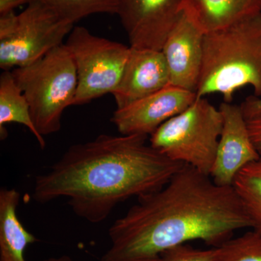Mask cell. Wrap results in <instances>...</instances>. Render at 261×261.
<instances>
[{"label":"cell","mask_w":261,"mask_h":261,"mask_svg":"<svg viewBox=\"0 0 261 261\" xmlns=\"http://www.w3.org/2000/svg\"><path fill=\"white\" fill-rule=\"evenodd\" d=\"M251 87L261 98V13L206 33L197 98L212 94L231 102L234 92Z\"/></svg>","instance_id":"3"},{"label":"cell","mask_w":261,"mask_h":261,"mask_svg":"<svg viewBox=\"0 0 261 261\" xmlns=\"http://www.w3.org/2000/svg\"><path fill=\"white\" fill-rule=\"evenodd\" d=\"M247 123L252 143L261 157V115L247 120Z\"/></svg>","instance_id":"21"},{"label":"cell","mask_w":261,"mask_h":261,"mask_svg":"<svg viewBox=\"0 0 261 261\" xmlns=\"http://www.w3.org/2000/svg\"><path fill=\"white\" fill-rule=\"evenodd\" d=\"M108 230L101 261H161L163 252L194 240L218 247L252 228L233 187L185 165L162 188L137 198Z\"/></svg>","instance_id":"1"},{"label":"cell","mask_w":261,"mask_h":261,"mask_svg":"<svg viewBox=\"0 0 261 261\" xmlns=\"http://www.w3.org/2000/svg\"><path fill=\"white\" fill-rule=\"evenodd\" d=\"M182 9L206 34L260 14L261 0H182Z\"/></svg>","instance_id":"13"},{"label":"cell","mask_w":261,"mask_h":261,"mask_svg":"<svg viewBox=\"0 0 261 261\" xmlns=\"http://www.w3.org/2000/svg\"><path fill=\"white\" fill-rule=\"evenodd\" d=\"M223 118L205 97L163 123L149 136V145L175 162L210 176L214 166Z\"/></svg>","instance_id":"5"},{"label":"cell","mask_w":261,"mask_h":261,"mask_svg":"<svg viewBox=\"0 0 261 261\" xmlns=\"http://www.w3.org/2000/svg\"><path fill=\"white\" fill-rule=\"evenodd\" d=\"M218 247L201 250L184 244L163 252L161 261H218Z\"/></svg>","instance_id":"19"},{"label":"cell","mask_w":261,"mask_h":261,"mask_svg":"<svg viewBox=\"0 0 261 261\" xmlns=\"http://www.w3.org/2000/svg\"><path fill=\"white\" fill-rule=\"evenodd\" d=\"M130 47L121 82L113 92L117 109L155 93L170 84L162 51Z\"/></svg>","instance_id":"12"},{"label":"cell","mask_w":261,"mask_h":261,"mask_svg":"<svg viewBox=\"0 0 261 261\" xmlns=\"http://www.w3.org/2000/svg\"><path fill=\"white\" fill-rule=\"evenodd\" d=\"M73 27L39 0H33L20 14L0 15V68L11 71L39 61L64 44Z\"/></svg>","instance_id":"6"},{"label":"cell","mask_w":261,"mask_h":261,"mask_svg":"<svg viewBox=\"0 0 261 261\" xmlns=\"http://www.w3.org/2000/svg\"><path fill=\"white\" fill-rule=\"evenodd\" d=\"M42 261H85L75 260V259L71 258V257L68 256V255H63V256L50 257V258L46 259Z\"/></svg>","instance_id":"23"},{"label":"cell","mask_w":261,"mask_h":261,"mask_svg":"<svg viewBox=\"0 0 261 261\" xmlns=\"http://www.w3.org/2000/svg\"><path fill=\"white\" fill-rule=\"evenodd\" d=\"M11 73L29 103L38 132L45 137L59 132L63 112L73 106L78 85L74 61L65 43Z\"/></svg>","instance_id":"4"},{"label":"cell","mask_w":261,"mask_h":261,"mask_svg":"<svg viewBox=\"0 0 261 261\" xmlns=\"http://www.w3.org/2000/svg\"><path fill=\"white\" fill-rule=\"evenodd\" d=\"M147 138L101 135L70 146L48 172L37 176L33 198L44 204L67 197L81 219L102 222L118 204L157 191L185 166L147 145Z\"/></svg>","instance_id":"2"},{"label":"cell","mask_w":261,"mask_h":261,"mask_svg":"<svg viewBox=\"0 0 261 261\" xmlns=\"http://www.w3.org/2000/svg\"><path fill=\"white\" fill-rule=\"evenodd\" d=\"M218 261H261V233L255 230L218 246Z\"/></svg>","instance_id":"18"},{"label":"cell","mask_w":261,"mask_h":261,"mask_svg":"<svg viewBox=\"0 0 261 261\" xmlns=\"http://www.w3.org/2000/svg\"><path fill=\"white\" fill-rule=\"evenodd\" d=\"M33 0H0V15L14 12L19 6L32 3Z\"/></svg>","instance_id":"22"},{"label":"cell","mask_w":261,"mask_h":261,"mask_svg":"<svg viewBox=\"0 0 261 261\" xmlns=\"http://www.w3.org/2000/svg\"><path fill=\"white\" fill-rule=\"evenodd\" d=\"M195 92L168 85L126 107L116 109L111 122L121 135L150 136L170 118L190 107Z\"/></svg>","instance_id":"9"},{"label":"cell","mask_w":261,"mask_h":261,"mask_svg":"<svg viewBox=\"0 0 261 261\" xmlns=\"http://www.w3.org/2000/svg\"><path fill=\"white\" fill-rule=\"evenodd\" d=\"M12 123L27 127L37 139L41 148H45V140L36 128L25 96L15 83L11 71L3 70L0 75V136L2 140L8 137L5 124Z\"/></svg>","instance_id":"15"},{"label":"cell","mask_w":261,"mask_h":261,"mask_svg":"<svg viewBox=\"0 0 261 261\" xmlns=\"http://www.w3.org/2000/svg\"><path fill=\"white\" fill-rule=\"evenodd\" d=\"M204 34L182 13L161 49L171 85L196 93L203 60Z\"/></svg>","instance_id":"11"},{"label":"cell","mask_w":261,"mask_h":261,"mask_svg":"<svg viewBox=\"0 0 261 261\" xmlns=\"http://www.w3.org/2000/svg\"><path fill=\"white\" fill-rule=\"evenodd\" d=\"M240 107L243 111L245 119H251L252 118L261 115V98L250 96L242 103Z\"/></svg>","instance_id":"20"},{"label":"cell","mask_w":261,"mask_h":261,"mask_svg":"<svg viewBox=\"0 0 261 261\" xmlns=\"http://www.w3.org/2000/svg\"><path fill=\"white\" fill-rule=\"evenodd\" d=\"M233 187L251 220L252 228L261 233V157L238 173Z\"/></svg>","instance_id":"16"},{"label":"cell","mask_w":261,"mask_h":261,"mask_svg":"<svg viewBox=\"0 0 261 261\" xmlns=\"http://www.w3.org/2000/svg\"><path fill=\"white\" fill-rule=\"evenodd\" d=\"M183 13L182 0H118L116 14L130 47L161 51Z\"/></svg>","instance_id":"8"},{"label":"cell","mask_w":261,"mask_h":261,"mask_svg":"<svg viewBox=\"0 0 261 261\" xmlns=\"http://www.w3.org/2000/svg\"><path fill=\"white\" fill-rule=\"evenodd\" d=\"M20 198L15 189L0 190V261H27L25 250L38 241L18 219Z\"/></svg>","instance_id":"14"},{"label":"cell","mask_w":261,"mask_h":261,"mask_svg":"<svg viewBox=\"0 0 261 261\" xmlns=\"http://www.w3.org/2000/svg\"><path fill=\"white\" fill-rule=\"evenodd\" d=\"M62 20L73 24L97 13L116 14L118 0H39Z\"/></svg>","instance_id":"17"},{"label":"cell","mask_w":261,"mask_h":261,"mask_svg":"<svg viewBox=\"0 0 261 261\" xmlns=\"http://www.w3.org/2000/svg\"><path fill=\"white\" fill-rule=\"evenodd\" d=\"M219 110L223 127L210 176L219 186L233 187L238 173L260 156L252 143L240 106L224 102Z\"/></svg>","instance_id":"10"},{"label":"cell","mask_w":261,"mask_h":261,"mask_svg":"<svg viewBox=\"0 0 261 261\" xmlns=\"http://www.w3.org/2000/svg\"><path fill=\"white\" fill-rule=\"evenodd\" d=\"M65 44L76 68L78 85L73 106L113 94L121 82L130 46L97 37L83 27H73Z\"/></svg>","instance_id":"7"}]
</instances>
